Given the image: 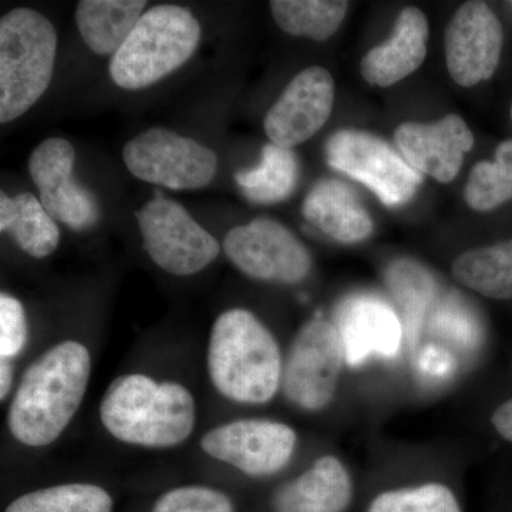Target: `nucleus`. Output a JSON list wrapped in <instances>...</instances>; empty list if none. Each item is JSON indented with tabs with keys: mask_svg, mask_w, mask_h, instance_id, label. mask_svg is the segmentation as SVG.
<instances>
[{
	"mask_svg": "<svg viewBox=\"0 0 512 512\" xmlns=\"http://www.w3.org/2000/svg\"><path fill=\"white\" fill-rule=\"evenodd\" d=\"M92 376V355L83 343L63 340L30 363L13 393L8 427L26 447L55 443L82 406Z\"/></svg>",
	"mask_w": 512,
	"mask_h": 512,
	"instance_id": "obj_1",
	"label": "nucleus"
},
{
	"mask_svg": "<svg viewBox=\"0 0 512 512\" xmlns=\"http://www.w3.org/2000/svg\"><path fill=\"white\" fill-rule=\"evenodd\" d=\"M100 420L114 439L128 446L173 448L190 439L197 404L190 389L128 373L109 384L100 402Z\"/></svg>",
	"mask_w": 512,
	"mask_h": 512,
	"instance_id": "obj_2",
	"label": "nucleus"
},
{
	"mask_svg": "<svg viewBox=\"0 0 512 512\" xmlns=\"http://www.w3.org/2000/svg\"><path fill=\"white\" fill-rule=\"evenodd\" d=\"M207 370L214 389L229 402L265 404L281 387L284 363L264 323L237 308L222 312L212 325Z\"/></svg>",
	"mask_w": 512,
	"mask_h": 512,
	"instance_id": "obj_3",
	"label": "nucleus"
},
{
	"mask_svg": "<svg viewBox=\"0 0 512 512\" xmlns=\"http://www.w3.org/2000/svg\"><path fill=\"white\" fill-rule=\"evenodd\" d=\"M57 33L36 10H10L0 19V123L32 109L52 82Z\"/></svg>",
	"mask_w": 512,
	"mask_h": 512,
	"instance_id": "obj_4",
	"label": "nucleus"
},
{
	"mask_svg": "<svg viewBox=\"0 0 512 512\" xmlns=\"http://www.w3.org/2000/svg\"><path fill=\"white\" fill-rule=\"evenodd\" d=\"M200 40L201 26L190 10L175 5L154 6L141 16L124 45L111 56V79L120 89H146L187 63Z\"/></svg>",
	"mask_w": 512,
	"mask_h": 512,
	"instance_id": "obj_5",
	"label": "nucleus"
},
{
	"mask_svg": "<svg viewBox=\"0 0 512 512\" xmlns=\"http://www.w3.org/2000/svg\"><path fill=\"white\" fill-rule=\"evenodd\" d=\"M325 153L333 170L365 185L387 207L406 204L423 183L419 171L386 141L366 131H338L330 136Z\"/></svg>",
	"mask_w": 512,
	"mask_h": 512,
	"instance_id": "obj_6",
	"label": "nucleus"
},
{
	"mask_svg": "<svg viewBox=\"0 0 512 512\" xmlns=\"http://www.w3.org/2000/svg\"><path fill=\"white\" fill-rule=\"evenodd\" d=\"M123 160L138 180L175 191L207 187L218 168L214 151L167 128H150L128 141Z\"/></svg>",
	"mask_w": 512,
	"mask_h": 512,
	"instance_id": "obj_7",
	"label": "nucleus"
},
{
	"mask_svg": "<svg viewBox=\"0 0 512 512\" xmlns=\"http://www.w3.org/2000/svg\"><path fill=\"white\" fill-rule=\"evenodd\" d=\"M136 218L147 254L167 274H198L220 255L217 238L178 202L153 198L136 212Z\"/></svg>",
	"mask_w": 512,
	"mask_h": 512,
	"instance_id": "obj_8",
	"label": "nucleus"
},
{
	"mask_svg": "<svg viewBox=\"0 0 512 512\" xmlns=\"http://www.w3.org/2000/svg\"><path fill=\"white\" fill-rule=\"evenodd\" d=\"M345 352L338 329L313 319L293 339L284 366L286 399L306 412L325 409L335 397Z\"/></svg>",
	"mask_w": 512,
	"mask_h": 512,
	"instance_id": "obj_9",
	"label": "nucleus"
},
{
	"mask_svg": "<svg viewBox=\"0 0 512 512\" xmlns=\"http://www.w3.org/2000/svg\"><path fill=\"white\" fill-rule=\"evenodd\" d=\"M229 261L249 278L295 285L309 275L312 258L305 245L279 222L258 218L225 235Z\"/></svg>",
	"mask_w": 512,
	"mask_h": 512,
	"instance_id": "obj_10",
	"label": "nucleus"
},
{
	"mask_svg": "<svg viewBox=\"0 0 512 512\" xmlns=\"http://www.w3.org/2000/svg\"><path fill=\"white\" fill-rule=\"evenodd\" d=\"M296 433L288 424L265 419H239L220 424L202 436L208 457L251 477L274 476L292 460Z\"/></svg>",
	"mask_w": 512,
	"mask_h": 512,
	"instance_id": "obj_11",
	"label": "nucleus"
},
{
	"mask_svg": "<svg viewBox=\"0 0 512 512\" xmlns=\"http://www.w3.org/2000/svg\"><path fill=\"white\" fill-rule=\"evenodd\" d=\"M504 30L484 2H467L454 13L446 30V62L451 79L463 87L490 80L500 64Z\"/></svg>",
	"mask_w": 512,
	"mask_h": 512,
	"instance_id": "obj_12",
	"label": "nucleus"
},
{
	"mask_svg": "<svg viewBox=\"0 0 512 512\" xmlns=\"http://www.w3.org/2000/svg\"><path fill=\"white\" fill-rule=\"evenodd\" d=\"M76 153L64 138H47L32 151L29 173L45 210L53 220L83 231L99 220V208L89 191L73 181Z\"/></svg>",
	"mask_w": 512,
	"mask_h": 512,
	"instance_id": "obj_13",
	"label": "nucleus"
},
{
	"mask_svg": "<svg viewBox=\"0 0 512 512\" xmlns=\"http://www.w3.org/2000/svg\"><path fill=\"white\" fill-rule=\"evenodd\" d=\"M335 103V82L328 70L311 66L296 74L266 113V136L276 146L305 143L325 126Z\"/></svg>",
	"mask_w": 512,
	"mask_h": 512,
	"instance_id": "obj_14",
	"label": "nucleus"
},
{
	"mask_svg": "<svg viewBox=\"0 0 512 512\" xmlns=\"http://www.w3.org/2000/svg\"><path fill=\"white\" fill-rule=\"evenodd\" d=\"M394 141L414 170L444 184L456 180L464 157L474 147L473 133L457 114H448L436 123L400 124Z\"/></svg>",
	"mask_w": 512,
	"mask_h": 512,
	"instance_id": "obj_15",
	"label": "nucleus"
},
{
	"mask_svg": "<svg viewBox=\"0 0 512 512\" xmlns=\"http://www.w3.org/2000/svg\"><path fill=\"white\" fill-rule=\"evenodd\" d=\"M336 329L345 360L360 366L370 357H394L403 339V325L389 303L373 295H353L336 311Z\"/></svg>",
	"mask_w": 512,
	"mask_h": 512,
	"instance_id": "obj_16",
	"label": "nucleus"
},
{
	"mask_svg": "<svg viewBox=\"0 0 512 512\" xmlns=\"http://www.w3.org/2000/svg\"><path fill=\"white\" fill-rule=\"evenodd\" d=\"M429 23L417 8L400 13L393 35L373 47L360 63L363 79L373 86L390 87L416 72L427 56Z\"/></svg>",
	"mask_w": 512,
	"mask_h": 512,
	"instance_id": "obj_17",
	"label": "nucleus"
},
{
	"mask_svg": "<svg viewBox=\"0 0 512 512\" xmlns=\"http://www.w3.org/2000/svg\"><path fill=\"white\" fill-rule=\"evenodd\" d=\"M303 217L342 244L363 241L373 232V221L355 191L339 180L313 185L302 205Z\"/></svg>",
	"mask_w": 512,
	"mask_h": 512,
	"instance_id": "obj_18",
	"label": "nucleus"
},
{
	"mask_svg": "<svg viewBox=\"0 0 512 512\" xmlns=\"http://www.w3.org/2000/svg\"><path fill=\"white\" fill-rule=\"evenodd\" d=\"M352 481L336 457H320L311 468L276 494L275 512H345Z\"/></svg>",
	"mask_w": 512,
	"mask_h": 512,
	"instance_id": "obj_19",
	"label": "nucleus"
},
{
	"mask_svg": "<svg viewBox=\"0 0 512 512\" xmlns=\"http://www.w3.org/2000/svg\"><path fill=\"white\" fill-rule=\"evenodd\" d=\"M141 0H82L76 23L84 43L100 56H114L144 15Z\"/></svg>",
	"mask_w": 512,
	"mask_h": 512,
	"instance_id": "obj_20",
	"label": "nucleus"
},
{
	"mask_svg": "<svg viewBox=\"0 0 512 512\" xmlns=\"http://www.w3.org/2000/svg\"><path fill=\"white\" fill-rule=\"evenodd\" d=\"M0 231L12 235L18 247L36 259L52 255L59 247V227L32 192L16 197L0 194Z\"/></svg>",
	"mask_w": 512,
	"mask_h": 512,
	"instance_id": "obj_21",
	"label": "nucleus"
},
{
	"mask_svg": "<svg viewBox=\"0 0 512 512\" xmlns=\"http://www.w3.org/2000/svg\"><path fill=\"white\" fill-rule=\"evenodd\" d=\"M453 275L485 298L512 301V238L458 256Z\"/></svg>",
	"mask_w": 512,
	"mask_h": 512,
	"instance_id": "obj_22",
	"label": "nucleus"
},
{
	"mask_svg": "<svg viewBox=\"0 0 512 512\" xmlns=\"http://www.w3.org/2000/svg\"><path fill=\"white\" fill-rule=\"evenodd\" d=\"M299 178L298 158L291 148L266 144L261 163L252 170L235 174L238 187L254 204L271 205L285 201L295 191Z\"/></svg>",
	"mask_w": 512,
	"mask_h": 512,
	"instance_id": "obj_23",
	"label": "nucleus"
},
{
	"mask_svg": "<svg viewBox=\"0 0 512 512\" xmlns=\"http://www.w3.org/2000/svg\"><path fill=\"white\" fill-rule=\"evenodd\" d=\"M276 25L292 36L323 42L335 35L348 13L342 0H272Z\"/></svg>",
	"mask_w": 512,
	"mask_h": 512,
	"instance_id": "obj_24",
	"label": "nucleus"
},
{
	"mask_svg": "<svg viewBox=\"0 0 512 512\" xmlns=\"http://www.w3.org/2000/svg\"><path fill=\"white\" fill-rule=\"evenodd\" d=\"M5 512H113V498L100 485L59 484L20 495Z\"/></svg>",
	"mask_w": 512,
	"mask_h": 512,
	"instance_id": "obj_25",
	"label": "nucleus"
},
{
	"mask_svg": "<svg viewBox=\"0 0 512 512\" xmlns=\"http://www.w3.org/2000/svg\"><path fill=\"white\" fill-rule=\"evenodd\" d=\"M464 200L471 210L493 211L512 201V138L498 144L493 161H481L471 170Z\"/></svg>",
	"mask_w": 512,
	"mask_h": 512,
	"instance_id": "obj_26",
	"label": "nucleus"
},
{
	"mask_svg": "<svg viewBox=\"0 0 512 512\" xmlns=\"http://www.w3.org/2000/svg\"><path fill=\"white\" fill-rule=\"evenodd\" d=\"M387 282L397 302L402 306L409 338L414 339L419 332L421 319L426 313L427 306L433 298V278L423 266L417 265L416 262L397 261L387 272Z\"/></svg>",
	"mask_w": 512,
	"mask_h": 512,
	"instance_id": "obj_27",
	"label": "nucleus"
},
{
	"mask_svg": "<svg viewBox=\"0 0 512 512\" xmlns=\"http://www.w3.org/2000/svg\"><path fill=\"white\" fill-rule=\"evenodd\" d=\"M367 512H461V508L446 485L424 484L377 495Z\"/></svg>",
	"mask_w": 512,
	"mask_h": 512,
	"instance_id": "obj_28",
	"label": "nucleus"
},
{
	"mask_svg": "<svg viewBox=\"0 0 512 512\" xmlns=\"http://www.w3.org/2000/svg\"><path fill=\"white\" fill-rule=\"evenodd\" d=\"M151 512H235L227 494L205 485H183L161 495Z\"/></svg>",
	"mask_w": 512,
	"mask_h": 512,
	"instance_id": "obj_29",
	"label": "nucleus"
},
{
	"mask_svg": "<svg viewBox=\"0 0 512 512\" xmlns=\"http://www.w3.org/2000/svg\"><path fill=\"white\" fill-rule=\"evenodd\" d=\"M28 340V316L22 302L3 292L0 295V360L13 362L22 355Z\"/></svg>",
	"mask_w": 512,
	"mask_h": 512,
	"instance_id": "obj_30",
	"label": "nucleus"
},
{
	"mask_svg": "<svg viewBox=\"0 0 512 512\" xmlns=\"http://www.w3.org/2000/svg\"><path fill=\"white\" fill-rule=\"evenodd\" d=\"M491 421H493L498 434L512 443V399L501 404V406L495 410Z\"/></svg>",
	"mask_w": 512,
	"mask_h": 512,
	"instance_id": "obj_31",
	"label": "nucleus"
},
{
	"mask_svg": "<svg viewBox=\"0 0 512 512\" xmlns=\"http://www.w3.org/2000/svg\"><path fill=\"white\" fill-rule=\"evenodd\" d=\"M13 380H15V369H13L12 362L2 360L0 362V397H2V402L9 396L13 387Z\"/></svg>",
	"mask_w": 512,
	"mask_h": 512,
	"instance_id": "obj_32",
	"label": "nucleus"
},
{
	"mask_svg": "<svg viewBox=\"0 0 512 512\" xmlns=\"http://www.w3.org/2000/svg\"><path fill=\"white\" fill-rule=\"evenodd\" d=\"M511 121H512V104H511Z\"/></svg>",
	"mask_w": 512,
	"mask_h": 512,
	"instance_id": "obj_33",
	"label": "nucleus"
}]
</instances>
